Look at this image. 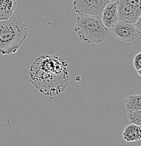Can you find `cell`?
<instances>
[{
	"mask_svg": "<svg viewBox=\"0 0 141 146\" xmlns=\"http://www.w3.org/2000/svg\"><path fill=\"white\" fill-rule=\"evenodd\" d=\"M133 67L139 76H141V53H138L133 58Z\"/></svg>",
	"mask_w": 141,
	"mask_h": 146,
	"instance_id": "obj_12",
	"label": "cell"
},
{
	"mask_svg": "<svg viewBox=\"0 0 141 146\" xmlns=\"http://www.w3.org/2000/svg\"><path fill=\"white\" fill-rule=\"evenodd\" d=\"M16 7V0H0V21L11 17Z\"/></svg>",
	"mask_w": 141,
	"mask_h": 146,
	"instance_id": "obj_8",
	"label": "cell"
},
{
	"mask_svg": "<svg viewBox=\"0 0 141 146\" xmlns=\"http://www.w3.org/2000/svg\"><path fill=\"white\" fill-rule=\"evenodd\" d=\"M112 0H74L73 10L78 15L101 18L103 9Z\"/></svg>",
	"mask_w": 141,
	"mask_h": 146,
	"instance_id": "obj_4",
	"label": "cell"
},
{
	"mask_svg": "<svg viewBox=\"0 0 141 146\" xmlns=\"http://www.w3.org/2000/svg\"><path fill=\"white\" fill-rule=\"evenodd\" d=\"M118 21L135 24L141 16V9L135 8L128 4L117 3Z\"/></svg>",
	"mask_w": 141,
	"mask_h": 146,
	"instance_id": "obj_6",
	"label": "cell"
},
{
	"mask_svg": "<svg viewBox=\"0 0 141 146\" xmlns=\"http://www.w3.org/2000/svg\"><path fill=\"white\" fill-rule=\"evenodd\" d=\"M123 138L126 142H135L141 138V128L140 126L131 124L124 129L122 133Z\"/></svg>",
	"mask_w": 141,
	"mask_h": 146,
	"instance_id": "obj_9",
	"label": "cell"
},
{
	"mask_svg": "<svg viewBox=\"0 0 141 146\" xmlns=\"http://www.w3.org/2000/svg\"><path fill=\"white\" fill-rule=\"evenodd\" d=\"M73 1H74V0H73Z\"/></svg>",
	"mask_w": 141,
	"mask_h": 146,
	"instance_id": "obj_14",
	"label": "cell"
},
{
	"mask_svg": "<svg viewBox=\"0 0 141 146\" xmlns=\"http://www.w3.org/2000/svg\"><path fill=\"white\" fill-rule=\"evenodd\" d=\"M117 3H124L128 4L135 8L141 9V0H116Z\"/></svg>",
	"mask_w": 141,
	"mask_h": 146,
	"instance_id": "obj_13",
	"label": "cell"
},
{
	"mask_svg": "<svg viewBox=\"0 0 141 146\" xmlns=\"http://www.w3.org/2000/svg\"><path fill=\"white\" fill-rule=\"evenodd\" d=\"M127 118L129 120L131 124L141 126V110L128 112Z\"/></svg>",
	"mask_w": 141,
	"mask_h": 146,
	"instance_id": "obj_11",
	"label": "cell"
},
{
	"mask_svg": "<svg viewBox=\"0 0 141 146\" xmlns=\"http://www.w3.org/2000/svg\"><path fill=\"white\" fill-rule=\"evenodd\" d=\"M28 36V27L19 13L0 21V55L15 54Z\"/></svg>",
	"mask_w": 141,
	"mask_h": 146,
	"instance_id": "obj_2",
	"label": "cell"
},
{
	"mask_svg": "<svg viewBox=\"0 0 141 146\" xmlns=\"http://www.w3.org/2000/svg\"><path fill=\"white\" fill-rule=\"evenodd\" d=\"M101 19L107 28H112L118 21V11L117 1L110 2L105 7Z\"/></svg>",
	"mask_w": 141,
	"mask_h": 146,
	"instance_id": "obj_7",
	"label": "cell"
},
{
	"mask_svg": "<svg viewBox=\"0 0 141 146\" xmlns=\"http://www.w3.org/2000/svg\"><path fill=\"white\" fill-rule=\"evenodd\" d=\"M112 33L117 39L125 42H133L141 36V32L133 24L122 21H117L112 27Z\"/></svg>",
	"mask_w": 141,
	"mask_h": 146,
	"instance_id": "obj_5",
	"label": "cell"
},
{
	"mask_svg": "<svg viewBox=\"0 0 141 146\" xmlns=\"http://www.w3.org/2000/svg\"><path fill=\"white\" fill-rule=\"evenodd\" d=\"M29 74L30 82L47 96L60 94L69 82L68 63L58 55L38 57L30 67Z\"/></svg>",
	"mask_w": 141,
	"mask_h": 146,
	"instance_id": "obj_1",
	"label": "cell"
},
{
	"mask_svg": "<svg viewBox=\"0 0 141 146\" xmlns=\"http://www.w3.org/2000/svg\"><path fill=\"white\" fill-rule=\"evenodd\" d=\"M124 106L127 112L141 110V95L134 94L128 96L126 100Z\"/></svg>",
	"mask_w": 141,
	"mask_h": 146,
	"instance_id": "obj_10",
	"label": "cell"
},
{
	"mask_svg": "<svg viewBox=\"0 0 141 146\" xmlns=\"http://www.w3.org/2000/svg\"><path fill=\"white\" fill-rule=\"evenodd\" d=\"M73 31L79 39L86 44H99L110 35L109 29L105 26L101 18L87 15H78Z\"/></svg>",
	"mask_w": 141,
	"mask_h": 146,
	"instance_id": "obj_3",
	"label": "cell"
}]
</instances>
